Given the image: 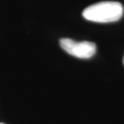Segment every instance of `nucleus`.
Wrapping results in <instances>:
<instances>
[{
    "mask_svg": "<svg viewBox=\"0 0 124 124\" xmlns=\"http://www.w3.org/2000/svg\"><path fill=\"white\" fill-rule=\"evenodd\" d=\"M123 7L120 2L105 1L89 6L84 10L82 16L95 23H113L122 18Z\"/></svg>",
    "mask_w": 124,
    "mask_h": 124,
    "instance_id": "obj_1",
    "label": "nucleus"
},
{
    "mask_svg": "<svg viewBox=\"0 0 124 124\" xmlns=\"http://www.w3.org/2000/svg\"><path fill=\"white\" fill-rule=\"evenodd\" d=\"M61 48L69 55L80 59L91 58L96 53V44L90 41L78 42L72 39L62 38L60 39Z\"/></svg>",
    "mask_w": 124,
    "mask_h": 124,
    "instance_id": "obj_2",
    "label": "nucleus"
},
{
    "mask_svg": "<svg viewBox=\"0 0 124 124\" xmlns=\"http://www.w3.org/2000/svg\"><path fill=\"white\" fill-rule=\"evenodd\" d=\"M0 124H5V123H0Z\"/></svg>",
    "mask_w": 124,
    "mask_h": 124,
    "instance_id": "obj_3",
    "label": "nucleus"
},
{
    "mask_svg": "<svg viewBox=\"0 0 124 124\" xmlns=\"http://www.w3.org/2000/svg\"><path fill=\"white\" fill-rule=\"evenodd\" d=\"M123 64H124V57H123Z\"/></svg>",
    "mask_w": 124,
    "mask_h": 124,
    "instance_id": "obj_4",
    "label": "nucleus"
}]
</instances>
